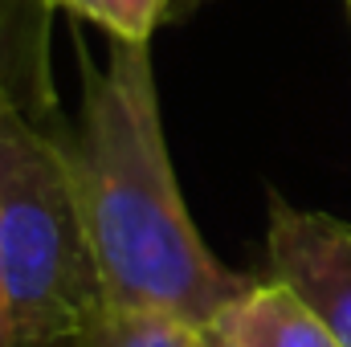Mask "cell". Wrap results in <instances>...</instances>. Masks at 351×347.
I'll return each instance as SVG.
<instances>
[{
	"instance_id": "obj_1",
	"label": "cell",
	"mask_w": 351,
	"mask_h": 347,
	"mask_svg": "<svg viewBox=\"0 0 351 347\" xmlns=\"http://www.w3.org/2000/svg\"><path fill=\"white\" fill-rule=\"evenodd\" d=\"M82 58V102L58 139L86 217L90 250L106 302L168 311L208 331L258 278H245L217 258L188 217L176 180L152 41H114L106 62Z\"/></svg>"
},
{
	"instance_id": "obj_3",
	"label": "cell",
	"mask_w": 351,
	"mask_h": 347,
	"mask_svg": "<svg viewBox=\"0 0 351 347\" xmlns=\"http://www.w3.org/2000/svg\"><path fill=\"white\" fill-rule=\"evenodd\" d=\"M269 278L298 294L351 347V225L269 192Z\"/></svg>"
},
{
	"instance_id": "obj_7",
	"label": "cell",
	"mask_w": 351,
	"mask_h": 347,
	"mask_svg": "<svg viewBox=\"0 0 351 347\" xmlns=\"http://www.w3.org/2000/svg\"><path fill=\"white\" fill-rule=\"evenodd\" d=\"M176 0H53V8H66L98 25L114 41H152L160 21L172 12Z\"/></svg>"
},
{
	"instance_id": "obj_5",
	"label": "cell",
	"mask_w": 351,
	"mask_h": 347,
	"mask_svg": "<svg viewBox=\"0 0 351 347\" xmlns=\"http://www.w3.org/2000/svg\"><path fill=\"white\" fill-rule=\"evenodd\" d=\"M49 12L53 0H0V102L41 123H58L49 86Z\"/></svg>"
},
{
	"instance_id": "obj_10",
	"label": "cell",
	"mask_w": 351,
	"mask_h": 347,
	"mask_svg": "<svg viewBox=\"0 0 351 347\" xmlns=\"http://www.w3.org/2000/svg\"><path fill=\"white\" fill-rule=\"evenodd\" d=\"M348 8H351V0H348Z\"/></svg>"
},
{
	"instance_id": "obj_9",
	"label": "cell",
	"mask_w": 351,
	"mask_h": 347,
	"mask_svg": "<svg viewBox=\"0 0 351 347\" xmlns=\"http://www.w3.org/2000/svg\"><path fill=\"white\" fill-rule=\"evenodd\" d=\"M200 347H213V344H208V339H204V344H200Z\"/></svg>"
},
{
	"instance_id": "obj_11",
	"label": "cell",
	"mask_w": 351,
	"mask_h": 347,
	"mask_svg": "<svg viewBox=\"0 0 351 347\" xmlns=\"http://www.w3.org/2000/svg\"><path fill=\"white\" fill-rule=\"evenodd\" d=\"M188 4H192V0H188Z\"/></svg>"
},
{
	"instance_id": "obj_8",
	"label": "cell",
	"mask_w": 351,
	"mask_h": 347,
	"mask_svg": "<svg viewBox=\"0 0 351 347\" xmlns=\"http://www.w3.org/2000/svg\"><path fill=\"white\" fill-rule=\"evenodd\" d=\"M0 347H12V344H8V319H4V298H0Z\"/></svg>"
},
{
	"instance_id": "obj_6",
	"label": "cell",
	"mask_w": 351,
	"mask_h": 347,
	"mask_svg": "<svg viewBox=\"0 0 351 347\" xmlns=\"http://www.w3.org/2000/svg\"><path fill=\"white\" fill-rule=\"evenodd\" d=\"M204 331L176 319L168 311L143 307H114L106 302L90 323L82 347H200Z\"/></svg>"
},
{
	"instance_id": "obj_4",
	"label": "cell",
	"mask_w": 351,
	"mask_h": 347,
	"mask_svg": "<svg viewBox=\"0 0 351 347\" xmlns=\"http://www.w3.org/2000/svg\"><path fill=\"white\" fill-rule=\"evenodd\" d=\"M213 347H343L335 331L282 282H254L208 331Z\"/></svg>"
},
{
	"instance_id": "obj_2",
	"label": "cell",
	"mask_w": 351,
	"mask_h": 347,
	"mask_svg": "<svg viewBox=\"0 0 351 347\" xmlns=\"http://www.w3.org/2000/svg\"><path fill=\"white\" fill-rule=\"evenodd\" d=\"M58 123L0 102V298L12 347H82L106 307Z\"/></svg>"
}]
</instances>
